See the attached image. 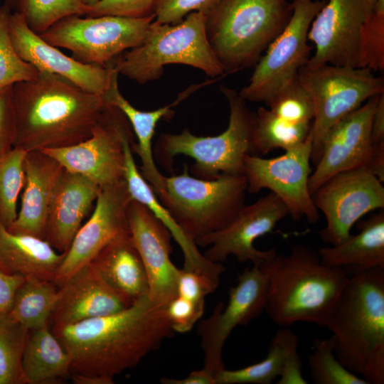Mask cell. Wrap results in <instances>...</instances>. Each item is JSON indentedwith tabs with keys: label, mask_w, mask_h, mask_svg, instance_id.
<instances>
[{
	"label": "cell",
	"mask_w": 384,
	"mask_h": 384,
	"mask_svg": "<svg viewBox=\"0 0 384 384\" xmlns=\"http://www.w3.org/2000/svg\"><path fill=\"white\" fill-rule=\"evenodd\" d=\"M165 305L149 294L119 312L50 330L71 358L70 373L105 378L135 368L173 331Z\"/></svg>",
	"instance_id": "1"
},
{
	"label": "cell",
	"mask_w": 384,
	"mask_h": 384,
	"mask_svg": "<svg viewBox=\"0 0 384 384\" xmlns=\"http://www.w3.org/2000/svg\"><path fill=\"white\" fill-rule=\"evenodd\" d=\"M14 147L26 152L76 144L92 134L106 103L66 78L39 72L12 85Z\"/></svg>",
	"instance_id": "2"
},
{
	"label": "cell",
	"mask_w": 384,
	"mask_h": 384,
	"mask_svg": "<svg viewBox=\"0 0 384 384\" xmlns=\"http://www.w3.org/2000/svg\"><path fill=\"white\" fill-rule=\"evenodd\" d=\"M335 353L368 384L384 383V268L349 276L325 323Z\"/></svg>",
	"instance_id": "3"
},
{
	"label": "cell",
	"mask_w": 384,
	"mask_h": 384,
	"mask_svg": "<svg viewBox=\"0 0 384 384\" xmlns=\"http://www.w3.org/2000/svg\"><path fill=\"white\" fill-rule=\"evenodd\" d=\"M267 272L265 311L281 327L297 322L325 326L349 275L324 265L318 251L297 244L287 255L276 250L264 261Z\"/></svg>",
	"instance_id": "4"
},
{
	"label": "cell",
	"mask_w": 384,
	"mask_h": 384,
	"mask_svg": "<svg viewBox=\"0 0 384 384\" xmlns=\"http://www.w3.org/2000/svg\"><path fill=\"white\" fill-rule=\"evenodd\" d=\"M292 11L288 0H220L206 15V33L225 75L255 65Z\"/></svg>",
	"instance_id": "5"
},
{
	"label": "cell",
	"mask_w": 384,
	"mask_h": 384,
	"mask_svg": "<svg viewBox=\"0 0 384 384\" xmlns=\"http://www.w3.org/2000/svg\"><path fill=\"white\" fill-rule=\"evenodd\" d=\"M206 15L191 12L175 24L153 21L141 43L112 63L119 74L139 84L158 80L169 64H183L219 78L223 68L206 33Z\"/></svg>",
	"instance_id": "6"
},
{
	"label": "cell",
	"mask_w": 384,
	"mask_h": 384,
	"mask_svg": "<svg viewBox=\"0 0 384 384\" xmlns=\"http://www.w3.org/2000/svg\"><path fill=\"white\" fill-rule=\"evenodd\" d=\"M230 108L228 126L221 134L201 137L184 129L179 134L162 133L153 149L154 157L168 172H173L174 158L179 154L194 159L192 176L206 180L221 174L244 175V159L250 153L254 112L234 89L221 86Z\"/></svg>",
	"instance_id": "7"
},
{
	"label": "cell",
	"mask_w": 384,
	"mask_h": 384,
	"mask_svg": "<svg viewBox=\"0 0 384 384\" xmlns=\"http://www.w3.org/2000/svg\"><path fill=\"white\" fill-rule=\"evenodd\" d=\"M244 175L221 174L211 180L180 174L165 176L159 198L181 228L193 241L227 225L245 205Z\"/></svg>",
	"instance_id": "8"
},
{
	"label": "cell",
	"mask_w": 384,
	"mask_h": 384,
	"mask_svg": "<svg viewBox=\"0 0 384 384\" xmlns=\"http://www.w3.org/2000/svg\"><path fill=\"white\" fill-rule=\"evenodd\" d=\"M297 79L314 106L311 161L315 165L330 128L370 98L384 94L383 78L367 68L306 63L299 71Z\"/></svg>",
	"instance_id": "9"
},
{
	"label": "cell",
	"mask_w": 384,
	"mask_h": 384,
	"mask_svg": "<svg viewBox=\"0 0 384 384\" xmlns=\"http://www.w3.org/2000/svg\"><path fill=\"white\" fill-rule=\"evenodd\" d=\"M326 0H293L292 14L287 26L269 45L255 65L248 85L238 93L246 101L267 105L298 78L310 59L308 32Z\"/></svg>",
	"instance_id": "10"
},
{
	"label": "cell",
	"mask_w": 384,
	"mask_h": 384,
	"mask_svg": "<svg viewBox=\"0 0 384 384\" xmlns=\"http://www.w3.org/2000/svg\"><path fill=\"white\" fill-rule=\"evenodd\" d=\"M82 16L63 18L38 35L49 44L70 50L80 62L104 67L139 45L155 18Z\"/></svg>",
	"instance_id": "11"
},
{
	"label": "cell",
	"mask_w": 384,
	"mask_h": 384,
	"mask_svg": "<svg viewBox=\"0 0 384 384\" xmlns=\"http://www.w3.org/2000/svg\"><path fill=\"white\" fill-rule=\"evenodd\" d=\"M125 115L106 104L91 135L67 147L41 150L70 172L81 174L100 188L125 181L124 142L133 136Z\"/></svg>",
	"instance_id": "12"
},
{
	"label": "cell",
	"mask_w": 384,
	"mask_h": 384,
	"mask_svg": "<svg viewBox=\"0 0 384 384\" xmlns=\"http://www.w3.org/2000/svg\"><path fill=\"white\" fill-rule=\"evenodd\" d=\"M312 199L326 221L319 232L320 238L334 245L351 235V228L364 215L384 209V187L367 166H360L329 178L312 193Z\"/></svg>",
	"instance_id": "13"
},
{
	"label": "cell",
	"mask_w": 384,
	"mask_h": 384,
	"mask_svg": "<svg viewBox=\"0 0 384 384\" xmlns=\"http://www.w3.org/2000/svg\"><path fill=\"white\" fill-rule=\"evenodd\" d=\"M311 151V130L304 142L280 156L267 159L247 155L244 159L247 192L253 194L268 189L285 203L294 220L304 218L309 223H316L319 213L309 188Z\"/></svg>",
	"instance_id": "14"
},
{
	"label": "cell",
	"mask_w": 384,
	"mask_h": 384,
	"mask_svg": "<svg viewBox=\"0 0 384 384\" xmlns=\"http://www.w3.org/2000/svg\"><path fill=\"white\" fill-rule=\"evenodd\" d=\"M264 260L252 264L240 274L237 284L230 289L227 305L217 304L210 316L198 323L203 367L215 373L225 368L223 350L233 331L248 324L265 311L267 272Z\"/></svg>",
	"instance_id": "15"
},
{
	"label": "cell",
	"mask_w": 384,
	"mask_h": 384,
	"mask_svg": "<svg viewBox=\"0 0 384 384\" xmlns=\"http://www.w3.org/2000/svg\"><path fill=\"white\" fill-rule=\"evenodd\" d=\"M289 215L285 203L274 193L260 197L245 205L224 228L196 240L198 247H208L203 255L214 262H223L235 256L240 263L256 264L270 257L275 250H260L255 241L272 232L282 219Z\"/></svg>",
	"instance_id": "16"
},
{
	"label": "cell",
	"mask_w": 384,
	"mask_h": 384,
	"mask_svg": "<svg viewBox=\"0 0 384 384\" xmlns=\"http://www.w3.org/2000/svg\"><path fill=\"white\" fill-rule=\"evenodd\" d=\"M132 200L126 180L100 188L94 211L80 227L52 282L59 288L113 240L130 233L127 210Z\"/></svg>",
	"instance_id": "17"
},
{
	"label": "cell",
	"mask_w": 384,
	"mask_h": 384,
	"mask_svg": "<svg viewBox=\"0 0 384 384\" xmlns=\"http://www.w3.org/2000/svg\"><path fill=\"white\" fill-rule=\"evenodd\" d=\"M375 6V0H326L309 29L316 50L307 63L356 68L360 31Z\"/></svg>",
	"instance_id": "18"
},
{
	"label": "cell",
	"mask_w": 384,
	"mask_h": 384,
	"mask_svg": "<svg viewBox=\"0 0 384 384\" xmlns=\"http://www.w3.org/2000/svg\"><path fill=\"white\" fill-rule=\"evenodd\" d=\"M379 96L368 100L328 131L322 142L321 157L309 177L311 195L335 174L366 166L373 149L371 125Z\"/></svg>",
	"instance_id": "19"
},
{
	"label": "cell",
	"mask_w": 384,
	"mask_h": 384,
	"mask_svg": "<svg viewBox=\"0 0 384 384\" xmlns=\"http://www.w3.org/2000/svg\"><path fill=\"white\" fill-rule=\"evenodd\" d=\"M9 31L18 55L38 72L63 77L85 91L103 96L114 71L112 63L107 67L83 63L66 55L57 47L46 42L27 25L16 11L9 19Z\"/></svg>",
	"instance_id": "20"
},
{
	"label": "cell",
	"mask_w": 384,
	"mask_h": 384,
	"mask_svg": "<svg viewBox=\"0 0 384 384\" xmlns=\"http://www.w3.org/2000/svg\"><path fill=\"white\" fill-rule=\"evenodd\" d=\"M129 230L144 263L149 296L166 306L176 296L179 268L171 260L172 235L163 223L143 203L132 200L127 210Z\"/></svg>",
	"instance_id": "21"
},
{
	"label": "cell",
	"mask_w": 384,
	"mask_h": 384,
	"mask_svg": "<svg viewBox=\"0 0 384 384\" xmlns=\"http://www.w3.org/2000/svg\"><path fill=\"white\" fill-rule=\"evenodd\" d=\"M132 304L112 289L89 263L58 288L49 326L74 324L119 312Z\"/></svg>",
	"instance_id": "22"
},
{
	"label": "cell",
	"mask_w": 384,
	"mask_h": 384,
	"mask_svg": "<svg viewBox=\"0 0 384 384\" xmlns=\"http://www.w3.org/2000/svg\"><path fill=\"white\" fill-rule=\"evenodd\" d=\"M118 72L114 68L110 86L102 96L105 103L118 108L127 117L136 136L137 142L132 146L133 153L141 161L140 173L149 183L158 198L165 193V176L159 171L153 153L152 140L157 123L163 118H171L172 108L188 98L200 88L216 81L209 80L193 84L178 94L169 105L152 111H142L132 105L121 94L118 85Z\"/></svg>",
	"instance_id": "23"
},
{
	"label": "cell",
	"mask_w": 384,
	"mask_h": 384,
	"mask_svg": "<svg viewBox=\"0 0 384 384\" xmlns=\"http://www.w3.org/2000/svg\"><path fill=\"white\" fill-rule=\"evenodd\" d=\"M100 191L90 178L64 169L50 206L43 240L56 251L66 252Z\"/></svg>",
	"instance_id": "24"
},
{
	"label": "cell",
	"mask_w": 384,
	"mask_h": 384,
	"mask_svg": "<svg viewBox=\"0 0 384 384\" xmlns=\"http://www.w3.org/2000/svg\"><path fill=\"white\" fill-rule=\"evenodd\" d=\"M23 166L25 183L21 207L8 229L43 240L50 206L64 168L41 151L27 152Z\"/></svg>",
	"instance_id": "25"
},
{
	"label": "cell",
	"mask_w": 384,
	"mask_h": 384,
	"mask_svg": "<svg viewBox=\"0 0 384 384\" xmlns=\"http://www.w3.org/2000/svg\"><path fill=\"white\" fill-rule=\"evenodd\" d=\"M134 138L129 137L124 142L125 180L133 200L144 204L170 231L181 247L183 257V269L203 274L218 286L220 277L225 271L220 262L208 260L176 222L167 209L162 205L149 183L144 178L135 163L132 146Z\"/></svg>",
	"instance_id": "26"
},
{
	"label": "cell",
	"mask_w": 384,
	"mask_h": 384,
	"mask_svg": "<svg viewBox=\"0 0 384 384\" xmlns=\"http://www.w3.org/2000/svg\"><path fill=\"white\" fill-rule=\"evenodd\" d=\"M90 263L112 289L130 303L149 294L147 274L131 233L111 242Z\"/></svg>",
	"instance_id": "27"
},
{
	"label": "cell",
	"mask_w": 384,
	"mask_h": 384,
	"mask_svg": "<svg viewBox=\"0 0 384 384\" xmlns=\"http://www.w3.org/2000/svg\"><path fill=\"white\" fill-rule=\"evenodd\" d=\"M360 232L343 242L318 250L321 262L343 270L349 276L366 270L384 268V210L361 223Z\"/></svg>",
	"instance_id": "28"
},
{
	"label": "cell",
	"mask_w": 384,
	"mask_h": 384,
	"mask_svg": "<svg viewBox=\"0 0 384 384\" xmlns=\"http://www.w3.org/2000/svg\"><path fill=\"white\" fill-rule=\"evenodd\" d=\"M65 253L43 239L12 233L0 221V271L5 274L52 281Z\"/></svg>",
	"instance_id": "29"
},
{
	"label": "cell",
	"mask_w": 384,
	"mask_h": 384,
	"mask_svg": "<svg viewBox=\"0 0 384 384\" xmlns=\"http://www.w3.org/2000/svg\"><path fill=\"white\" fill-rule=\"evenodd\" d=\"M70 363L49 325L29 330L21 363L25 384H53L70 378Z\"/></svg>",
	"instance_id": "30"
},
{
	"label": "cell",
	"mask_w": 384,
	"mask_h": 384,
	"mask_svg": "<svg viewBox=\"0 0 384 384\" xmlns=\"http://www.w3.org/2000/svg\"><path fill=\"white\" fill-rule=\"evenodd\" d=\"M58 298V287L49 279L25 277L14 296L9 314L28 330L50 324Z\"/></svg>",
	"instance_id": "31"
},
{
	"label": "cell",
	"mask_w": 384,
	"mask_h": 384,
	"mask_svg": "<svg viewBox=\"0 0 384 384\" xmlns=\"http://www.w3.org/2000/svg\"><path fill=\"white\" fill-rule=\"evenodd\" d=\"M311 125L290 122L260 107L254 112L250 154L262 156L277 149L294 147L307 139Z\"/></svg>",
	"instance_id": "32"
},
{
	"label": "cell",
	"mask_w": 384,
	"mask_h": 384,
	"mask_svg": "<svg viewBox=\"0 0 384 384\" xmlns=\"http://www.w3.org/2000/svg\"><path fill=\"white\" fill-rule=\"evenodd\" d=\"M28 332L9 311L0 313V384H25L21 363Z\"/></svg>",
	"instance_id": "33"
},
{
	"label": "cell",
	"mask_w": 384,
	"mask_h": 384,
	"mask_svg": "<svg viewBox=\"0 0 384 384\" xmlns=\"http://www.w3.org/2000/svg\"><path fill=\"white\" fill-rule=\"evenodd\" d=\"M16 11L37 34L59 20L70 16H86L90 8L80 0H16Z\"/></svg>",
	"instance_id": "34"
},
{
	"label": "cell",
	"mask_w": 384,
	"mask_h": 384,
	"mask_svg": "<svg viewBox=\"0 0 384 384\" xmlns=\"http://www.w3.org/2000/svg\"><path fill=\"white\" fill-rule=\"evenodd\" d=\"M26 153L14 147L0 158V221L7 228L17 216L18 198L25 183Z\"/></svg>",
	"instance_id": "35"
},
{
	"label": "cell",
	"mask_w": 384,
	"mask_h": 384,
	"mask_svg": "<svg viewBox=\"0 0 384 384\" xmlns=\"http://www.w3.org/2000/svg\"><path fill=\"white\" fill-rule=\"evenodd\" d=\"M308 356L310 377L316 384H368L347 369L335 353L333 336L316 339Z\"/></svg>",
	"instance_id": "36"
},
{
	"label": "cell",
	"mask_w": 384,
	"mask_h": 384,
	"mask_svg": "<svg viewBox=\"0 0 384 384\" xmlns=\"http://www.w3.org/2000/svg\"><path fill=\"white\" fill-rule=\"evenodd\" d=\"M283 366V348L274 335L263 360L236 370L225 368L215 373V384H270L281 375Z\"/></svg>",
	"instance_id": "37"
},
{
	"label": "cell",
	"mask_w": 384,
	"mask_h": 384,
	"mask_svg": "<svg viewBox=\"0 0 384 384\" xmlns=\"http://www.w3.org/2000/svg\"><path fill=\"white\" fill-rule=\"evenodd\" d=\"M11 7L0 5V89L35 78L38 70L16 53L9 31Z\"/></svg>",
	"instance_id": "38"
},
{
	"label": "cell",
	"mask_w": 384,
	"mask_h": 384,
	"mask_svg": "<svg viewBox=\"0 0 384 384\" xmlns=\"http://www.w3.org/2000/svg\"><path fill=\"white\" fill-rule=\"evenodd\" d=\"M356 68L384 70V13L373 11L363 24L358 38Z\"/></svg>",
	"instance_id": "39"
},
{
	"label": "cell",
	"mask_w": 384,
	"mask_h": 384,
	"mask_svg": "<svg viewBox=\"0 0 384 384\" xmlns=\"http://www.w3.org/2000/svg\"><path fill=\"white\" fill-rule=\"evenodd\" d=\"M279 117L296 124H311L314 110L311 97L298 79L279 92L267 105Z\"/></svg>",
	"instance_id": "40"
},
{
	"label": "cell",
	"mask_w": 384,
	"mask_h": 384,
	"mask_svg": "<svg viewBox=\"0 0 384 384\" xmlns=\"http://www.w3.org/2000/svg\"><path fill=\"white\" fill-rule=\"evenodd\" d=\"M158 0H99L86 16H114L142 18L155 16Z\"/></svg>",
	"instance_id": "41"
},
{
	"label": "cell",
	"mask_w": 384,
	"mask_h": 384,
	"mask_svg": "<svg viewBox=\"0 0 384 384\" xmlns=\"http://www.w3.org/2000/svg\"><path fill=\"white\" fill-rule=\"evenodd\" d=\"M274 335L279 339L284 352V366L278 384H306L302 372V361L298 352L299 338L287 327L278 329Z\"/></svg>",
	"instance_id": "42"
},
{
	"label": "cell",
	"mask_w": 384,
	"mask_h": 384,
	"mask_svg": "<svg viewBox=\"0 0 384 384\" xmlns=\"http://www.w3.org/2000/svg\"><path fill=\"white\" fill-rule=\"evenodd\" d=\"M220 0H158L154 21L175 24L181 21L191 12L207 15Z\"/></svg>",
	"instance_id": "43"
},
{
	"label": "cell",
	"mask_w": 384,
	"mask_h": 384,
	"mask_svg": "<svg viewBox=\"0 0 384 384\" xmlns=\"http://www.w3.org/2000/svg\"><path fill=\"white\" fill-rule=\"evenodd\" d=\"M166 314L174 332L186 333L202 317L205 302H196L176 295L166 305Z\"/></svg>",
	"instance_id": "44"
},
{
	"label": "cell",
	"mask_w": 384,
	"mask_h": 384,
	"mask_svg": "<svg viewBox=\"0 0 384 384\" xmlns=\"http://www.w3.org/2000/svg\"><path fill=\"white\" fill-rule=\"evenodd\" d=\"M218 286L206 275L179 270L176 280V295L196 302H205L207 295L213 293Z\"/></svg>",
	"instance_id": "45"
},
{
	"label": "cell",
	"mask_w": 384,
	"mask_h": 384,
	"mask_svg": "<svg viewBox=\"0 0 384 384\" xmlns=\"http://www.w3.org/2000/svg\"><path fill=\"white\" fill-rule=\"evenodd\" d=\"M16 137L12 86L0 89V158L11 151Z\"/></svg>",
	"instance_id": "46"
},
{
	"label": "cell",
	"mask_w": 384,
	"mask_h": 384,
	"mask_svg": "<svg viewBox=\"0 0 384 384\" xmlns=\"http://www.w3.org/2000/svg\"><path fill=\"white\" fill-rule=\"evenodd\" d=\"M24 279L22 275H9L0 271V313L10 310L16 290Z\"/></svg>",
	"instance_id": "47"
},
{
	"label": "cell",
	"mask_w": 384,
	"mask_h": 384,
	"mask_svg": "<svg viewBox=\"0 0 384 384\" xmlns=\"http://www.w3.org/2000/svg\"><path fill=\"white\" fill-rule=\"evenodd\" d=\"M215 373L206 368L191 371L186 378L181 379L162 378L163 384H215Z\"/></svg>",
	"instance_id": "48"
},
{
	"label": "cell",
	"mask_w": 384,
	"mask_h": 384,
	"mask_svg": "<svg viewBox=\"0 0 384 384\" xmlns=\"http://www.w3.org/2000/svg\"><path fill=\"white\" fill-rule=\"evenodd\" d=\"M373 144L384 141V94L378 97L371 125Z\"/></svg>",
	"instance_id": "49"
},
{
	"label": "cell",
	"mask_w": 384,
	"mask_h": 384,
	"mask_svg": "<svg viewBox=\"0 0 384 384\" xmlns=\"http://www.w3.org/2000/svg\"><path fill=\"white\" fill-rule=\"evenodd\" d=\"M366 166L384 181V141L373 144V149Z\"/></svg>",
	"instance_id": "50"
},
{
	"label": "cell",
	"mask_w": 384,
	"mask_h": 384,
	"mask_svg": "<svg viewBox=\"0 0 384 384\" xmlns=\"http://www.w3.org/2000/svg\"><path fill=\"white\" fill-rule=\"evenodd\" d=\"M70 378L75 384H112L109 380L98 376L72 374Z\"/></svg>",
	"instance_id": "51"
},
{
	"label": "cell",
	"mask_w": 384,
	"mask_h": 384,
	"mask_svg": "<svg viewBox=\"0 0 384 384\" xmlns=\"http://www.w3.org/2000/svg\"><path fill=\"white\" fill-rule=\"evenodd\" d=\"M374 11L384 13V0H375V6Z\"/></svg>",
	"instance_id": "52"
},
{
	"label": "cell",
	"mask_w": 384,
	"mask_h": 384,
	"mask_svg": "<svg viewBox=\"0 0 384 384\" xmlns=\"http://www.w3.org/2000/svg\"><path fill=\"white\" fill-rule=\"evenodd\" d=\"M80 1L83 4L90 7L92 5L95 4L99 0H80Z\"/></svg>",
	"instance_id": "53"
},
{
	"label": "cell",
	"mask_w": 384,
	"mask_h": 384,
	"mask_svg": "<svg viewBox=\"0 0 384 384\" xmlns=\"http://www.w3.org/2000/svg\"><path fill=\"white\" fill-rule=\"evenodd\" d=\"M16 0H6L5 3L7 4L10 7L14 6Z\"/></svg>",
	"instance_id": "54"
}]
</instances>
